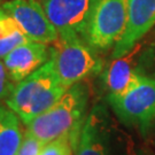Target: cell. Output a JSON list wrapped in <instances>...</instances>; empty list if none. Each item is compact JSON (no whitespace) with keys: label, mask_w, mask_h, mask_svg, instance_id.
<instances>
[{"label":"cell","mask_w":155,"mask_h":155,"mask_svg":"<svg viewBox=\"0 0 155 155\" xmlns=\"http://www.w3.org/2000/svg\"><path fill=\"white\" fill-rule=\"evenodd\" d=\"M89 98L86 84H74L52 108L27 124L28 131L44 144L62 136H70L72 148H75L86 118Z\"/></svg>","instance_id":"obj_1"},{"label":"cell","mask_w":155,"mask_h":155,"mask_svg":"<svg viewBox=\"0 0 155 155\" xmlns=\"http://www.w3.org/2000/svg\"><path fill=\"white\" fill-rule=\"evenodd\" d=\"M59 79L52 60L18 82L6 105L25 125L55 105L67 91Z\"/></svg>","instance_id":"obj_2"},{"label":"cell","mask_w":155,"mask_h":155,"mask_svg":"<svg viewBox=\"0 0 155 155\" xmlns=\"http://www.w3.org/2000/svg\"><path fill=\"white\" fill-rule=\"evenodd\" d=\"M74 153L75 155H134L130 138L102 104L95 105L86 115Z\"/></svg>","instance_id":"obj_3"},{"label":"cell","mask_w":155,"mask_h":155,"mask_svg":"<svg viewBox=\"0 0 155 155\" xmlns=\"http://www.w3.org/2000/svg\"><path fill=\"white\" fill-rule=\"evenodd\" d=\"M127 0H91L82 37L95 52L114 47L124 32Z\"/></svg>","instance_id":"obj_4"},{"label":"cell","mask_w":155,"mask_h":155,"mask_svg":"<svg viewBox=\"0 0 155 155\" xmlns=\"http://www.w3.org/2000/svg\"><path fill=\"white\" fill-rule=\"evenodd\" d=\"M51 48V60L62 85L69 89L101 69L98 52L91 48L79 36H70L56 40Z\"/></svg>","instance_id":"obj_5"},{"label":"cell","mask_w":155,"mask_h":155,"mask_svg":"<svg viewBox=\"0 0 155 155\" xmlns=\"http://www.w3.org/2000/svg\"><path fill=\"white\" fill-rule=\"evenodd\" d=\"M107 100L121 122L145 132L155 121V77L144 75L131 89Z\"/></svg>","instance_id":"obj_6"},{"label":"cell","mask_w":155,"mask_h":155,"mask_svg":"<svg viewBox=\"0 0 155 155\" xmlns=\"http://www.w3.org/2000/svg\"><path fill=\"white\" fill-rule=\"evenodd\" d=\"M2 9L18 23L30 40L51 44L59 39L58 30L38 0H9L2 4Z\"/></svg>","instance_id":"obj_7"},{"label":"cell","mask_w":155,"mask_h":155,"mask_svg":"<svg viewBox=\"0 0 155 155\" xmlns=\"http://www.w3.org/2000/svg\"><path fill=\"white\" fill-rule=\"evenodd\" d=\"M155 27V0H127V17L124 32L114 46L111 59L129 54Z\"/></svg>","instance_id":"obj_8"},{"label":"cell","mask_w":155,"mask_h":155,"mask_svg":"<svg viewBox=\"0 0 155 155\" xmlns=\"http://www.w3.org/2000/svg\"><path fill=\"white\" fill-rule=\"evenodd\" d=\"M59 37H82L91 0H39Z\"/></svg>","instance_id":"obj_9"},{"label":"cell","mask_w":155,"mask_h":155,"mask_svg":"<svg viewBox=\"0 0 155 155\" xmlns=\"http://www.w3.org/2000/svg\"><path fill=\"white\" fill-rule=\"evenodd\" d=\"M51 58L47 44L28 41L17 46L2 59L14 83H18L45 64Z\"/></svg>","instance_id":"obj_10"},{"label":"cell","mask_w":155,"mask_h":155,"mask_svg":"<svg viewBox=\"0 0 155 155\" xmlns=\"http://www.w3.org/2000/svg\"><path fill=\"white\" fill-rule=\"evenodd\" d=\"M133 58H127V54L123 58L115 59L107 68L104 75V81L108 95L121 94L131 89L144 74L133 63Z\"/></svg>","instance_id":"obj_11"},{"label":"cell","mask_w":155,"mask_h":155,"mask_svg":"<svg viewBox=\"0 0 155 155\" xmlns=\"http://www.w3.org/2000/svg\"><path fill=\"white\" fill-rule=\"evenodd\" d=\"M17 115L0 106V155H16L23 134Z\"/></svg>","instance_id":"obj_12"},{"label":"cell","mask_w":155,"mask_h":155,"mask_svg":"<svg viewBox=\"0 0 155 155\" xmlns=\"http://www.w3.org/2000/svg\"><path fill=\"white\" fill-rule=\"evenodd\" d=\"M28 41H30V39L23 32L18 23L1 7L0 8V60L4 59L17 46L25 44Z\"/></svg>","instance_id":"obj_13"},{"label":"cell","mask_w":155,"mask_h":155,"mask_svg":"<svg viewBox=\"0 0 155 155\" xmlns=\"http://www.w3.org/2000/svg\"><path fill=\"white\" fill-rule=\"evenodd\" d=\"M70 136H62L44 145L40 155H72Z\"/></svg>","instance_id":"obj_14"},{"label":"cell","mask_w":155,"mask_h":155,"mask_svg":"<svg viewBox=\"0 0 155 155\" xmlns=\"http://www.w3.org/2000/svg\"><path fill=\"white\" fill-rule=\"evenodd\" d=\"M44 145V143H41L37 137H35L29 131H27L16 155H40Z\"/></svg>","instance_id":"obj_15"},{"label":"cell","mask_w":155,"mask_h":155,"mask_svg":"<svg viewBox=\"0 0 155 155\" xmlns=\"http://www.w3.org/2000/svg\"><path fill=\"white\" fill-rule=\"evenodd\" d=\"M14 82L12 81L4 61L0 60V100H6L14 90Z\"/></svg>","instance_id":"obj_16"},{"label":"cell","mask_w":155,"mask_h":155,"mask_svg":"<svg viewBox=\"0 0 155 155\" xmlns=\"http://www.w3.org/2000/svg\"><path fill=\"white\" fill-rule=\"evenodd\" d=\"M141 62H144L145 66L152 68L153 71H155V27L152 30L150 39L147 40V47L143 52Z\"/></svg>","instance_id":"obj_17"}]
</instances>
